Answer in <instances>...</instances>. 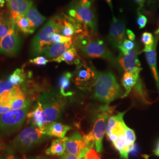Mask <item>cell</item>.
<instances>
[{
    "instance_id": "ee69618b",
    "label": "cell",
    "mask_w": 159,
    "mask_h": 159,
    "mask_svg": "<svg viewBox=\"0 0 159 159\" xmlns=\"http://www.w3.org/2000/svg\"><path fill=\"white\" fill-rule=\"evenodd\" d=\"M105 1L107 2V3L108 6H109V7H110V8H111V10L113 11V4H112V1H111V0H105Z\"/></svg>"
},
{
    "instance_id": "4316f807",
    "label": "cell",
    "mask_w": 159,
    "mask_h": 159,
    "mask_svg": "<svg viewBox=\"0 0 159 159\" xmlns=\"http://www.w3.org/2000/svg\"><path fill=\"white\" fill-rule=\"evenodd\" d=\"M17 87L11 91L6 92L0 97V115L11 110L12 101Z\"/></svg>"
},
{
    "instance_id": "f6af8a7d",
    "label": "cell",
    "mask_w": 159,
    "mask_h": 159,
    "mask_svg": "<svg viewBox=\"0 0 159 159\" xmlns=\"http://www.w3.org/2000/svg\"><path fill=\"white\" fill-rule=\"evenodd\" d=\"M26 159H48L44 157L41 156H36V157H28Z\"/></svg>"
},
{
    "instance_id": "8d00e7d4",
    "label": "cell",
    "mask_w": 159,
    "mask_h": 159,
    "mask_svg": "<svg viewBox=\"0 0 159 159\" xmlns=\"http://www.w3.org/2000/svg\"><path fill=\"white\" fill-rule=\"evenodd\" d=\"M138 16L137 19V24L139 29L144 28L148 23V18L142 14L140 11H137Z\"/></svg>"
},
{
    "instance_id": "c3c4849f",
    "label": "cell",
    "mask_w": 159,
    "mask_h": 159,
    "mask_svg": "<svg viewBox=\"0 0 159 159\" xmlns=\"http://www.w3.org/2000/svg\"><path fill=\"white\" fill-rule=\"evenodd\" d=\"M156 1H158V2H159V0H156Z\"/></svg>"
},
{
    "instance_id": "7402d4cb",
    "label": "cell",
    "mask_w": 159,
    "mask_h": 159,
    "mask_svg": "<svg viewBox=\"0 0 159 159\" xmlns=\"http://www.w3.org/2000/svg\"><path fill=\"white\" fill-rule=\"evenodd\" d=\"M72 78L73 74L70 72H66L60 77L58 84L60 94L62 96H71L73 95V92L70 90L71 80Z\"/></svg>"
},
{
    "instance_id": "e0dca14e",
    "label": "cell",
    "mask_w": 159,
    "mask_h": 159,
    "mask_svg": "<svg viewBox=\"0 0 159 159\" xmlns=\"http://www.w3.org/2000/svg\"><path fill=\"white\" fill-rule=\"evenodd\" d=\"M73 40L67 43H54L46 47L41 52L42 55L51 60L61 56L64 52L74 46Z\"/></svg>"
},
{
    "instance_id": "603a6c76",
    "label": "cell",
    "mask_w": 159,
    "mask_h": 159,
    "mask_svg": "<svg viewBox=\"0 0 159 159\" xmlns=\"http://www.w3.org/2000/svg\"><path fill=\"white\" fill-rule=\"evenodd\" d=\"M25 16L35 30L40 27L47 20V18L41 15L34 5L30 8Z\"/></svg>"
},
{
    "instance_id": "277c9868",
    "label": "cell",
    "mask_w": 159,
    "mask_h": 159,
    "mask_svg": "<svg viewBox=\"0 0 159 159\" xmlns=\"http://www.w3.org/2000/svg\"><path fill=\"white\" fill-rule=\"evenodd\" d=\"M38 101L42 105L44 127L60 118L66 104L63 96L54 90L44 92L40 96Z\"/></svg>"
},
{
    "instance_id": "f35d334b",
    "label": "cell",
    "mask_w": 159,
    "mask_h": 159,
    "mask_svg": "<svg viewBox=\"0 0 159 159\" xmlns=\"http://www.w3.org/2000/svg\"><path fill=\"white\" fill-rule=\"evenodd\" d=\"M139 152H140L139 147L138 146L137 144L134 143V144L132 146V148H131L129 154H130L131 156H137L138 154L139 153Z\"/></svg>"
},
{
    "instance_id": "9c48e42d",
    "label": "cell",
    "mask_w": 159,
    "mask_h": 159,
    "mask_svg": "<svg viewBox=\"0 0 159 159\" xmlns=\"http://www.w3.org/2000/svg\"><path fill=\"white\" fill-rule=\"evenodd\" d=\"M97 72L91 63L88 64L84 61H81L77 65L73 74L75 84L82 90H90L94 85Z\"/></svg>"
},
{
    "instance_id": "7a4b0ae2",
    "label": "cell",
    "mask_w": 159,
    "mask_h": 159,
    "mask_svg": "<svg viewBox=\"0 0 159 159\" xmlns=\"http://www.w3.org/2000/svg\"><path fill=\"white\" fill-rule=\"evenodd\" d=\"M113 111V107L107 104L100 107L94 114L92 130L84 136L87 146L95 147L98 153L102 152V139L106 131L109 117Z\"/></svg>"
},
{
    "instance_id": "e575fe53",
    "label": "cell",
    "mask_w": 159,
    "mask_h": 159,
    "mask_svg": "<svg viewBox=\"0 0 159 159\" xmlns=\"http://www.w3.org/2000/svg\"><path fill=\"white\" fill-rule=\"evenodd\" d=\"M90 148H91V147L88 146L78 156L72 155V154L65 153L63 156H61V158L60 159H85V154H86L88 149Z\"/></svg>"
},
{
    "instance_id": "cb8c5ba5",
    "label": "cell",
    "mask_w": 159,
    "mask_h": 159,
    "mask_svg": "<svg viewBox=\"0 0 159 159\" xmlns=\"http://www.w3.org/2000/svg\"><path fill=\"white\" fill-rule=\"evenodd\" d=\"M139 79V74L138 73L126 72L124 74L122 77L121 83L125 89V91L122 98L127 96L129 94L132 88L136 85Z\"/></svg>"
},
{
    "instance_id": "bcb514c9",
    "label": "cell",
    "mask_w": 159,
    "mask_h": 159,
    "mask_svg": "<svg viewBox=\"0 0 159 159\" xmlns=\"http://www.w3.org/2000/svg\"><path fill=\"white\" fill-rule=\"evenodd\" d=\"M4 4H0V14H1V13L2 12V8L4 7Z\"/></svg>"
},
{
    "instance_id": "8992f818",
    "label": "cell",
    "mask_w": 159,
    "mask_h": 159,
    "mask_svg": "<svg viewBox=\"0 0 159 159\" xmlns=\"http://www.w3.org/2000/svg\"><path fill=\"white\" fill-rule=\"evenodd\" d=\"M55 34H59V27L53 17L40 29L32 40L30 53L32 56H37L46 47L52 44V37Z\"/></svg>"
},
{
    "instance_id": "5bb4252c",
    "label": "cell",
    "mask_w": 159,
    "mask_h": 159,
    "mask_svg": "<svg viewBox=\"0 0 159 159\" xmlns=\"http://www.w3.org/2000/svg\"><path fill=\"white\" fill-rule=\"evenodd\" d=\"M88 147L84 136L76 131L67 137L66 143V153L78 156Z\"/></svg>"
},
{
    "instance_id": "3957f363",
    "label": "cell",
    "mask_w": 159,
    "mask_h": 159,
    "mask_svg": "<svg viewBox=\"0 0 159 159\" xmlns=\"http://www.w3.org/2000/svg\"><path fill=\"white\" fill-rule=\"evenodd\" d=\"M94 98L108 104L122 97V91L114 75L111 72H97L94 84Z\"/></svg>"
},
{
    "instance_id": "b9f144b4",
    "label": "cell",
    "mask_w": 159,
    "mask_h": 159,
    "mask_svg": "<svg viewBox=\"0 0 159 159\" xmlns=\"http://www.w3.org/2000/svg\"><path fill=\"white\" fill-rule=\"evenodd\" d=\"M125 34H126L127 38L129 39V40L133 41L135 40V37H136L135 34H134V33L130 30H126Z\"/></svg>"
},
{
    "instance_id": "74e56055",
    "label": "cell",
    "mask_w": 159,
    "mask_h": 159,
    "mask_svg": "<svg viewBox=\"0 0 159 159\" xmlns=\"http://www.w3.org/2000/svg\"><path fill=\"white\" fill-rule=\"evenodd\" d=\"M73 40V38H69L64 36L63 35L60 34H55L52 37V43H67Z\"/></svg>"
},
{
    "instance_id": "30bf717a",
    "label": "cell",
    "mask_w": 159,
    "mask_h": 159,
    "mask_svg": "<svg viewBox=\"0 0 159 159\" xmlns=\"http://www.w3.org/2000/svg\"><path fill=\"white\" fill-rule=\"evenodd\" d=\"M21 46L22 39L14 22L8 33L0 39V54L15 56L19 52Z\"/></svg>"
},
{
    "instance_id": "9a60e30c",
    "label": "cell",
    "mask_w": 159,
    "mask_h": 159,
    "mask_svg": "<svg viewBox=\"0 0 159 159\" xmlns=\"http://www.w3.org/2000/svg\"><path fill=\"white\" fill-rule=\"evenodd\" d=\"M159 40V35H156L155 41L153 45L150 46H144L143 52H145L146 58L148 64L153 74L154 78L157 83L159 90V75L157 68V54L156 48Z\"/></svg>"
},
{
    "instance_id": "ffe728a7",
    "label": "cell",
    "mask_w": 159,
    "mask_h": 159,
    "mask_svg": "<svg viewBox=\"0 0 159 159\" xmlns=\"http://www.w3.org/2000/svg\"><path fill=\"white\" fill-rule=\"evenodd\" d=\"M51 61H55L57 63L65 62L68 64L78 65L81 63V58L77 53V51L74 46L64 52L63 54L56 58L51 60Z\"/></svg>"
},
{
    "instance_id": "d590c367",
    "label": "cell",
    "mask_w": 159,
    "mask_h": 159,
    "mask_svg": "<svg viewBox=\"0 0 159 159\" xmlns=\"http://www.w3.org/2000/svg\"><path fill=\"white\" fill-rule=\"evenodd\" d=\"M49 60L43 56H38L30 60V63L37 66H46Z\"/></svg>"
},
{
    "instance_id": "836d02e7",
    "label": "cell",
    "mask_w": 159,
    "mask_h": 159,
    "mask_svg": "<svg viewBox=\"0 0 159 159\" xmlns=\"http://www.w3.org/2000/svg\"><path fill=\"white\" fill-rule=\"evenodd\" d=\"M142 42L144 46H150L153 45L155 41V37L150 33L144 32L142 35Z\"/></svg>"
},
{
    "instance_id": "ba28073f",
    "label": "cell",
    "mask_w": 159,
    "mask_h": 159,
    "mask_svg": "<svg viewBox=\"0 0 159 159\" xmlns=\"http://www.w3.org/2000/svg\"><path fill=\"white\" fill-rule=\"evenodd\" d=\"M68 15L78 23L89 29L93 33L97 32V24L94 10L91 7L83 6L77 1L72 4L68 10Z\"/></svg>"
},
{
    "instance_id": "52a82bcc",
    "label": "cell",
    "mask_w": 159,
    "mask_h": 159,
    "mask_svg": "<svg viewBox=\"0 0 159 159\" xmlns=\"http://www.w3.org/2000/svg\"><path fill=\"white\" fill-rule=\"evenodd\" d=\"M30 106V103L21 109L0 115V131L4 134H10L18 130L27 120Z\"/></svg>"
},
{
    "instance_id": "484cf974",
    "label": "cell",
    "mask_w": 159,
    "mask_h": 159,
    "mask_svg": "<svg viewBox=\"0 0 159 159\" xmlns=\"http://www.w3.org/2000/svg\"><path fill=\"white\" fill-rule=\"evenodd\" d=\"M15 25L18 31L25 35L33 34L35 31V29L32 27L29 20L25 15H20L15 20Z\"/></svg>"
},
{
    "instance_id": "f1b7e54d",
    "label": "cell",
    "mask_w": 159,
    "mask_h": 159,
    "mask_svg": "<svg viewBox=\"0 0 159 159\" xmlns=\"http://www.w3.org/2000/svg\"><path fill=\"white\" fill-rule=\"evenodd\" d=\"M124 129L126 139V149L129 152L131 148L134 144L136 140V135L134 131L125 125V123H124Z\"/></svg>"
},
{
    "instance_id": "2e32d148",
    "label": "cell",
    "mask_w": 159,
    "mask_h": 159,
    "mask_svg": "<svg viewBox=\"0 0 159 159\" xmlns=\"http://www.w3.org/2000/svg\"><path fill=\"white\" fill-rule=\"evenodd\" d=\"M8 11L15 20L18 16L25 15L33 6L31 0H6Z\"/></svg>"
},
{
    "instance_id": "ab89813d",
    "label": "cell",
    "mask_w": 159,
    "mask_h": 159,
    "mask_svg": "<svg viewBox=\"0 0 159 159\" xmlns=\"http://www.w3.org/2000/svg\"><path fill=\"white\" fill-rule=\"evenodd\" d=\"M133 1L138 6L137 11H140L146 3V0H133Z\"/></svg>"
},
{
    "instance_id": "6da1fadb",
    "label": "cell",
    "mask_w": 159,
    "mask_h": 159,
    "mask_svg": "<svg viewBox=\"0 0 159 159\" xmlns=\"http://www.w3.org/2000/svg\"><path fill=\"white\" fill-rule=\"evenodd\" d=\"M94 35L90 30H85L74 37V43L86 57L102 58L116 65L117 58L108 50L103 41L94 38Z\"/></svg>"
},
{
    "instance_id": "f546056e",
    "label": "cell",
    "mask_w": 159,
    "mask_h": 159,
    "mask_svg": "<svg viewBox=\"0 0 159 159\" xmlns=\"http://www.w3.org/2000/svg\"><path fill=\"white\" fill-rule=\"evenodd\" d=\"M0 159H18L14 152V148L4 144L0 148Z\"/></svg>"
},
{
    "instance_id": "4dcf8cb0",
    "label": "cell",
    "mask_w": 159,
    "mask_h": 159,
    "mask_svg": "<svg viewBox=\"0 0 159 159\" xmlns=\"http://www.w3.org/2000/svg\"><path fill=\"white\" fill-rule=\"evenodd\" d=\"M121 113H120L117 114V115L112 116L108 119L107 125V129H106V131L107 137L111 134L112 131L113 130L115 125H116L118 120L119 119L120 117Z\"/></svg>"
},
{
    "instance_id": "7dc6e473",
    "label": "cell",
    "mask_w": 159,
    "mask_h": 159,
    "mask_svg": "<svg viewBox=\"0 0 159 159\" xmlns=\"http://www.w3.org/2000/svg\"><path fill=\"white\" fill-rule=\"evenodd\" d=\"M5 2H6L5 0H0V4H5Z\"/></svg>"
},
{
    "instance_id": "ac0fdd59",
    "label": "cell",
    "mask_w": 159,
    "mask_h": 159,
    "mask_svg": "<svg viewBox=\"0 0 159 159\" xmlns=\"http://www.w3.org/2000/svg\"><path fill=\"white\" fill-rule=\"evenodd\" d=\"M43 110L42 105L40 102L37 100V102L35 106L34 109L27 114V123L33 125V127L43 129L44 125L43 123Z\"/></svg>"
},
{
    "instance_id": "44dd1931",
    "label": "cell",
    "mask_w": 159,
    "mask_h": 159,
    "mask_svg": "<svg viewBox=\"0 0 159 159\" xmlns=\"http://www.w3.org/2000/svg\"><path fill=\"white\" fill-rule=\"evenodd\" d=\"M67 137L59 138L54 140L49 148L46 150V154L49 156H61L66 152V143Z\"/></svg>"
},
{
    "instance_id": "1f68e13d",
    "label": "cell",
    "mask_w": 159,
    "mask_h": 159,
    "mask_svg": "<svg viewBox=\"0 0 159 159\" xmlns=\"http://www.w3.org/2000/svg\"><path fill=\"white\" fill-rule=\"evenodd\" d=\"M16 87L12 85L8 80H0V97L6 92L11 91Z\"/></svg>"
},
{
    "instance_id": "83f0119b",
    "label": "cell",
    "mask_w": 159,
    "mask_h": 159,
    "mask_svg": "<svg viewBox=\"0 0 159 159\" xmlns=\"http://www.w3.org/2000/svg\"><path fill=\"white\" fill-rule=\"evenodd\" d=\"M27 75L23 68H17L8 78V81L12 85L16 87H19L25 82Z\"/></svg>"
},
{
    "instance_id": "7bdbcfd3",
    "label": "cell",
    "mask_w": 159,
    "mask_h": 159,
    "mask_svg": "<svg viewBox=\"0 0 159 159\" xmlns=\"http://www.w3.org/2000/svg\"><path fill=\"white\" fill-rule=\"evenodd\" d=\"M153 152L154 153L156 156H159V139L156 142Z\"/></svg>"
},
{
    "instance_id": "4fadbf2b",
    "label": "cell",
    "mask_w": 159,
    "mask_h": 159,
    "mask_svg": "<svg viewBox=\"0 0 159 159\" xmlns=\"http://www.w3.org/2000/svg\"><path fill=\"white\" fill-rule=\"evenodd\" d=\"M125 23L123 19H119L113 15L108 35L110 44L115 48H119L125 39Z\"/></svg>"
},
{
    "instance_id": "8fae6325",
    "label": "cell",
    "mask_w": 159,
    "mask_h": 159,
    "mask_svg": "<svg viewBox=\"0 0 159 159\" xmlns=\"http://www.w3.org/2000/svg\"><path fill=\"white\" fill-rule=\"evenodd\" d=\"M53 18L58 25L59 34L66 37L73 39L76 35L89 30L72 17L64 13L57 14Z\"/></svg>"
},
{
    "instance_id": "d4e9b609",
    "label": "cell",
    "mask_w": 159,
    "mask_h": 159,
    "mask_svg": "<svg viewBox=\"0 0 159 159\" xmlns=\"http://www.w3.org/2000/svg\"><path fill=\"white\" fill-rule=\"evenodd\" d=\"M14 23L10 12L2 11L0 14V39L8 33Z\"/></svg>"
},
{
    "instance_id": "60d3db41",
    "label": "cell",
    "mask_w": 159,
    "mask_h": 159,
    "mask_svg": "<svg viewBox=\"0 0 159 159\" xmlns=\"http://www.w3.org/2000/svg\"><path fill=\"white\" fill-rule=\"evenodd\" d=\"M94 0H78V2L83 6L91 7Z\"/></svg>"
},
{
    "instance_id": "5b68a950",
    "label": "cell",
    "mask_w": 159,
    "mask_h": 159,
    "mask_svg": "<svg viewBox=\"0 0 159 159\" xmlns=\"http://www.w3.org/2000/svg\"><path fill=\"white\" fill-rule=\"evenodd\" d=\"M48 137L43 129L29 127L15 137L12 142V147L21 153H26Z\"/></svg>"
},
{
    "instance_id": "d6986e66",
    "label": "cell",
    "mask_w": 159,
    "mask_h": 159,
    "mask_svg": "<svg viewBox=\"0 0 159 159\" xmlns=\"http://www.w3.org/2000/svg\"><path fill=\"white\" fill-rule=\"evenodd\" d=\"M71 128L68 125L58 122H52L46 125L43 130L46 135L50 137L64 138L68 131Z\"/></svg>"
},
{
    "instance_id": "7c38bea8",
    "label": "cell",
    "mask_w": 159,
    "mask_h": 159,
    "mask_svg": "<svg viewBox=\"0 0 159 159\" xmlns=\"http://www.w3.org/2000/svg\"><path fill=\"white\" fill-rule=\"evenodd\" d=\"M139 51L137 47L125 54L121 52L117 58V63L125 71L140 74L142 70L141 64L138 58Z\"/></svg>"
},
{
    "instance_id": "d6a6232c",
    "label": "cell",
    "mask_w": 159,
    "mask_h": 159,
    "mask_svg": "<svg viewBox=\"0 0 159 159\" xmlns=\"http://www.w3.org/2000/svg\"><path fill=\"white\" fill-rule=\"evenodd\" d=\"M136 47V44L133 41L125 39L121 45L120 46L119 49L121 51V52L125 54L128 51L133 50Z\"/></svg>"
}]
</instances>
